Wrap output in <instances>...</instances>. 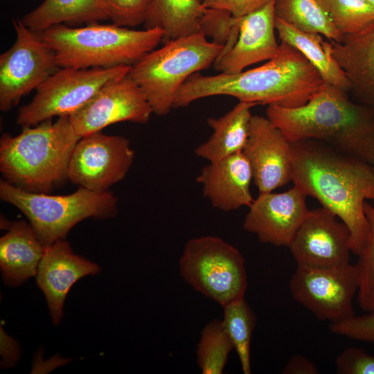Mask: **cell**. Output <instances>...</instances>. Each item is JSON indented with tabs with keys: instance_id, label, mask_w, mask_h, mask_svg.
Listing matches in <instances>:
<instances>
[{
	"instance_id": "1",
	"label": "cell",
	"mask_w": 374,
	"mask_h": 374,
	"mask_svg": "<svg viewBox=\"0 0 374 374\" xmlns=\"http://www.w3.org/2000/svg\"><path fill=\"white\" fill-rule=\"evenodd\" d=\"M292 164L294 185L346 225L351 251L358 256L369 231L365 202L374 199L372 165L312 139L292 143Z\"/></svg>"
},
{
	"instance_id": "2",
	"label": "cell",
	"mask_w": 374,
	"mask_h": 374,
	"mask_svg": "<svg viewBox=\"0 0 374 374\" xmlns=\"http://www.w3.org/2000/svg\"><path fill=\"white\" fill-rule=\"evenodd\" d=\"M324 83L299 51L281 42L278 53L260 66L231 74H193L177 92L174 108L218 95L256 105L296 107L305 104Z\"/></svg>"
},
{
	"instance_id": "3",
	"label": "cell",
	"mask_w": 374,
	"mask_h": 374,
	"mask_svg": "<svg viewBox=\"0 0 374 374\" xmlns=\"http://www.w3.org/2000/svg\"><path fill=\"white\" fill-rule=\"evenodd\" d=\"M348 92L324 83L296 107L268 105L267 118L291 143L325 141L338 150L370 164L374 162V110L355 103Z\"/></svg>"
},
{
	"instance_id": "4",
	"label": "cell",
	"mask_w": 374,
	"mask_h": 374,
	"mask_svg": "<svg viewBox=\"0 0 374 374\" xmlns=\"http://www.w3.org/2000/svg\"><path fill=\"white\" fill-rule=\"evenodd\" d=\"M81 138L69 116L24 127L17 136L0 139V172L3 179L26 191L48 193L62 185L72 152Z\"/></svg>"
},
{
	"instance_id": "5",
	"label": "cell",
	"mask_w": 374,
	"mask_h": 374,
	"mask_svg": "<svg viewBox=\"0 0 374 374\" xmlns=\"http://www.w3.org/2000/svg\"><path fill=\"white\" fill-rule=\"evenodd\" d=\"M54 51L60 68L132 66L163 41L159 28L133 30L98 22L85 26H53L38 33Z\"/></svg>"
},
{
	"instance_id": "6",
	"label": "cell",
	"mask_w": 374,
	"mask_h": 374,
	"mask_svg": "<svg viewBox=\"0 0 374 374\" xmlns=\"http://www.w3.org/2000/svg\"><path fill=\"white\" fill-rule=\"evenodd\" d=\"M224 46L208 42L202 32L165 42L131 66L128 75L144 93L152 111L166 116L175 96L193 74L214 64Z\"/></svg>"
},
{
	"instance_id": "7",
	"label": "cell",
	"mask_w": 374,
	"mask_h": 374,
	"mask_svg": "<svg viewBox=\"0 0 374 374\" xmlns=\"http://www.w3.org/2000/svg\"><path fill=\"white\" fill-rule=\"evenodd\" d=\"M0 197L25 215L45 247L65 239L75 224L87 218H111L118 213V199L108 190L78 188L69 195H53L26 191L3 179Z\"/></svg>"
},
{
	"instance_id": "8",
	"label": "cell",
	"mask_w": 374,
	"mask_h": 374,
	"mask_svg": "<svg viewBox=\"0 0 374 374\" xmlns=\"http://www.w3.org/2000/svg\"><path fill=\"white\" fill-rule=\"evenodd\" d=\"M182 278L222 307L244 298L247 276L241 252L213 235L187 241L179 260Z\"/></svg>"
},
{
	"instance_id": "9",
	"label": "cell",
	"mask_w": 374,
	"mask_h": 374,
	"mask_svg": "<svg viewBox=\"0 0 374 374\" xmlns=\"http://www.w3.org/2000/svg\"><path fill=\"white\" fill-rule=\"evenodd\" d=\"M130 67L59 68L36 89L33 100L19 108L17 124L29 127L55 116H69L106 84L127 74Z\"/></svg>"
},
{
	"instance_id": "10",
	"label": "cell",
	"mask_w": 374,
	"mask_h": 374,
	"mask_svg": "<svg viewBox=\"0 0 374 374\" xmlns=\"http://www.w3.org/2000/svg\"><path fill=\"white\" fill-rule=\"evenodd\" d=\"M16 40L0 55V109L10 110L21 98L60 67L54 51L21 19L12 20Z\"/></svg>"
},
{
	"instance_id": "11",
	"label": "cell",
	"mask_w": 374,
	"mask_h": 374,
	"mask_svg": "<svg viewBox=\"0 0 374 374\" xmlns=\"http://www.w3.org/2000/svg\"><path fill=\"white\" fill-rule=\"evenodd\" d=\"M289 289L294 300L319 320L332 323L355 316L353 299L358 290L355 265L330 267L297 265Z\"/></svg>"
},
{
	"instance_id": "12",
	"label": "cell",
	"mask_w": 374,
	"mask_h": 374,
	"mask_svg": "<svg viewBox=\"0 0 374 374\" xmlns=\"http://www.w3.org/2000/svg\"><path fill=\"white\" fill-rule=\"evenodd\" d=\"M134 152L130 140L101 131L79 139L68 166L67 179L79 188L104 192L123 180L130 171Z\"/></svg>"
},
{
	"instance_id": "13",
	"label": "cell",
	"mask_w": 374,
	"mask_h": 374,
	"mask_svg": "<svg viewBox=\"0 0 374 374\" xmlns=\"http://www.w3.org/2000/svg\"><path fill=\"white\" fill-rule=\"evenodd\" d=\"M152 114L142 89L127 73L106 84L69 118L75 132L83 136L116 123H146Z\"/></svg>"
},
{
	"instance_id": "14",
	"label": "cell",
	"mask_w": 374,
	"mask_h": 374,
	"mask_svg": "<svg viewBox=\"0 0 374 374\" xmlns=\"http://www.w3.org/2000/svg\"><path fill=\"white\" fill-rule=\"evenodd\" d=\"M297 265L330 267L350 263V234L330 210H313L288 246Z\"/></svg>"
},
{
	"instance_id": "15",
	"label": "cell",
	"mask_w": 374,
	"mask_h": 374,
	"mask_svg": "<svg viewBox=\"0 0 374 374\" xmlns=\"http://www.w3.org/2000/svg\"><path fill=\"white\" fill-rule=\"evenodd\" d=\"M307 195L297 186L280 193H259L249 206L243 229L262 243L288 247L310 213Z\"/></svg>"
},
{
	"instance_id": "16",
	"label": "cell",
	"mask_w": 374,
	"mask_h": 374,
	"mask_svg": "<svg viewBox=\"0 0 374 374\" xmlns=\"http://www.w3.org/2000/svg\"><path fill=\"white\" fill-rule=\"evenodd\" d=\"M242 152L259 193L273 192L292 181V143L267 117L252 116Z\"/></svg>"
},
{
	"instance_id": "17",
	"label": "cell",
	"mask_w": 374,
	"mask_h": 374,
	"mask_svg": "<svg viewBox=\"0 0 374 374\" xmlns=\"http://www.w3.org/2000/svg\"><path fill=\"white\" fill-rule=\"evenodd\" d=\"M275 0L239 19L236 42L214 62L216 71L223 73H237L246 67L274 57L280 44L275 36Z\"/></svg>"
},
{
	"instance_id": "18",
	"label": "cell",
	"mask_w": 374,
	"mask_h": 374,
	"mask_svg": "<svg viewBox=\"0 0 374 374\" xmlns=\"http://www.w3.org/2000/svg\"><path fill=\"white\" fill-rule=\"evenodd\" d=\"M99 271L98 265L75 254L64 239L46 247L36 280L45 295L54 324L60 321L64 301L71 286L83 276Z\"/></svg>"
},
{
	"instance_id": "19",
	"label": "cell",
	"mask_w": 374,
	"mask_h": 374,
	"mask_svg": "<svg viewBox=\"0 0 374 374\" xmlns=\"http://www.w3.org/2000/svg\"><path fill=\"white\" fill-rule=\"evenodd\" d=\"M252 180L251 165L242 152L209 162L197 177L203 195L213 207L224 212L251 204Z\"/></svg>"
},
{
	"instance_id": "20",
	"label": "cell",
	"mask_w": 374,
	"mask_h": 374,
	"mask_svg": "<svg viewBox=\"0 0 374 374\" xmlns=\"http://www.w3.org/2000/svg\"><path fill=\"white\" fill-rule=\"evenodd\" d=\"M329 42L350 91L374 110V22L358 33L344 35L340 42Z\"/></svg>"
},
{
	"instance_id": "21",
	"label": "cell",
	"mask_w": 374,
	"mask_h": 374,
	"mask_svg": "<svg viewBox=\"0 0 374 374\" xmlns=\"http://www.w3.org/2000/svg\"><path fill=\"white\" fill-rule=\"evenodd\" d=\"M8 231L0 238V266L4 283L18 286L37 272L46 247L30 224L3 221Z\"/></svg>"
},
{
	"instance_id": "22",
	"label": "cell",
	"mask_w": 374,
	"mask_h": 374,
	"mask_svg": "<svg viewBox=\"0 0 374 374\" xmlns=\"http://www.w3.org/2000/svg\"><path fill=\"white\" fill-rule=\"evenodd\" d=\"M256 105L253 103L239 101L222 116L208 118L213 133L206 141L195 149V154L212 162L242 152L249 138L253 116L251 109Z\"/></svg>"
},
{
	"instance_id": "23",
	"label": "cell",
	"mask_w": 374,
	"mask_h": 374,
	"mask_svg": "<svg viewBox=\"0 0 374 374\" xmlns=\"http://www.w3.org/2000/svg\"><path fill=\"white\" fill-rule=\"evenodd\" d=\"M275 28L279 39L299 51L318 71L326 83L346 92L350 84L343 69L333 57L330 42L321 34L301 31L279 18L275 19Z\"/></svg>"
},
{
	"instance_id": "24",
	"label": "cell",
	"mask_w": 374,
	"mask_h": 374,
	"mask_svg": "<svg viewBox=\"0 0 374 374\" xmlns=\"http://www.w3.org/2000/svg\"><path fill=\"white\" fill-rule=\"evenodd\" d=\"M107 19L103 0H44L21 19L37 33L57 24L73 26Z\"/></svg>"
},
{
	"instance_id": "25",
	"label": "cell",
	"mask_w": 374,
	"mask_h": 374,
	"mask_svg": "<svg viewBox=\"0 0 374 374\" xmlns=\"http://www.w3.org/2000/svg\"><path fill=\"white\" fill-rule=\"evenodd\" d=\"M205 8L200 0H154L145 28L162 29L164 42L199 32Z\"/></svg>"
},
{
	"instance_id": "26",
	"label": "cell",
	"mask_w": 374,
	"mask_h": 374,
	"mask_svg": "<svg viewBox=\"0 0 374 374\" xmlns=\"http://www.w3.org/2000/svg\"><path fill=\"white\" fill-rule=\"evenodd\" d=\"M274 10L276 17L301 31L336 42L344 38L331 20L326 0H275Z\"/></svg>"
},
{
	"instance_id": "27",
	"label": "cell",
	"mask_w": 374,
	"mask_h": 374,
	"mask_svg": "<svg viewBox=\"0 0 374 374\" xmlns=\"http://www.w3.org/2000/svg\"><path fill=\"white\" fill-rule=\"evenodd\" d=\"M223 326L237 353L244 374L251 373V340L256 316L244 298L222 307Z\"/></svg>"
},
{
	"instance_id": "28",
	"label": "cell",
	"mask_w": 374,
	"mask_h": 374,
	"mask_svg": "<svg viewBox=\"0 0 374 374\" xmlns=\"http://www.w3.org/2000/svg\"><path fill=\"white\" fill-rule=\"evenodd\" d=\"M233 346L222 320L214 319L202 328L197 346L198 367L203 374H222Z\"/></svg>"
},
{
	"instance_id": "29",
	"label": "cell",
	"mask_w": 374,
	"mask_h": 374,
	"mask_svg": "<svg viewBox=\"0 0 374 374\" xmlns=\"http://www.w3.org/2000/svg\"><path fill=\"white\" fill-rule=\"evenodd\" d=\"M335 28L343 35L361 31L374 22V6L366 0H326Z\"/></svg>"
},
{
	"instance_id": "30",
	"label": "cell",
	"mask_w": 374,
	"mask_h": 374,
	"mask_svg": "<svg viewBox=\"0 0 374 374\" xmlns=\"http://www.w3.org/2000/svg\"><path fill=\"white\" fill-rule=\"evenodd\" d=\"M364 210L369 223L368 238L355 265L358 276L357 301L366 312H374V206L367 201Z\"/></svg>"
},
{
	"instance_id": "31",
	"label": "cell",
	"mask_w": 374,
	"mask_h": 374,
	"mask_svg": "<svg viewBox=\"0 0 374 374\" xmlns=\"http://www.w3.org/2000/svg\"><path fill=\"white\" fill-rule=\"evenodd\" d=\"M200 31L213 38V42L224 46L220 54L229 51L235 44L239 33V19L229 12L205 8L201 19Z\"/></svg>"
},
{
	"instance_id": "32",
	"label": "cell",
	"mask_w": 374,
	"mask_h": 374,
	"mask_svg": "<svg viewBox=\"0 0 374 374\" xmlns=\"http://www.w3.org/2000/svg\"><path fill=\"white\" fill-rule=\"evenodd\" d=\"M154 0H103L109 19L123 27L144 24Z\"/></svg>"
},
{
	"instance_id": "33",
	"label": "cell",
	"mask_w": 374,
	"mask_h": 374,
	"mask_svg": "<svg viewBox=\"0 0 374 374\" xmlns=\"http://www.w3.org/2000/svg\"><path fill=\"white\" fill-rule=\"evenodd\" d=\"M331 332L374 344V312L330 323Z\"/></svg>"
},
{
	"instance_id": "34",
	"label": "cell",
	"mask_w": 374,
	"mask_h": 374,
	"mask_svg": "<svg viewBox=\"0 0 374 374\" xmlns=\"http://www.w3.org/2000/svg\"><path fill=\"white\" fill-rule=\"evenodd\" d=\"M339 374H374V356L359 348L343 350L335 360Z\"/></svg>"
},
{
	"instance_id": "35",
	"label": "cell",
	"mask_w": 374,
	"mask_h": 374,
	"mask_svg": "<svg viewBox=\"0 0 374 374\" xmlns=\"http://www.w3.org/2000/svg\"><path fill=\"white\" fill-rule=\"evenodd\" d=\"M272 0H202L206 8L221 10L234 17H242L267 5Z\"/></svg>"
},
{
	"instance_id": "36",
	"label": "cell",
	"mask_w": 374,
	"mask_h": 374,
	"mask_svg": "<svg viewBox=\"0 0 374 374\" xmlns=\"http://www.w3.org/2000/svg\"><path fill=\"white\" fill-rule=\"evenodd\" d=\"M1 366L7 368L14 366L19 360L20 349L18 343L8 336L1 328Z\"/></svg>"
},
{
	"instance_id": "37",
	"label": "cell",
	"mask_w": 374,
	"mask_h": 374,
	"mask_svg": "<svg viewBox=\"0 0 374 374\" xmlns=\"http://www.w3.org/2000/svg\"><path fill=\"white\" fill-rule=\"evenodd\" d=\"M283 374H318L316 365L305 356L296 354L292 356L282 371Z\"/></svg>"
},
{
	"instance_id": "38",
	"label": "cell",
	"mask_w": 374,
	"mask_h": 374,
	"mask_svg": "<svg viewBox=\"0 0 374 374\" xmlns=\"http://www.w3.org/2000/svg\"><path fill=\"white\" fill-rule=\"evenodd\" d=\"M366 1H368L369 3H371V4L374 6V0H366Z\"/></svg>"
},
{
	"instance_id": "39",
	"label": "cell",
	"mask_w": 374,
	"mask_h": 374,
	"mask_svg": "<svg viewBox=\"0 0 374 374\" xmlns=\"http://www.w3.org/2000/svg\"><path fill=\"white\" fill-rule=\"evenodd\" d=\"M372 166H373V170H374V162L373 163ZM372 205L374 206V199L373 200V204Z\"/></svg>"
}]
</instances>
